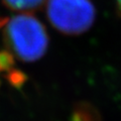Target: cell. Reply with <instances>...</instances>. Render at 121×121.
I'll use <instances>...</instances> for the list:
<instances>
[{"instance_id":"obj_1","label":"cell","mask_w":121,"mask_h":121,"mask_svg":"<svg viewBox=\"0 0 121 121\" xmlns=\"http://www.w3.org/2000/svg\"><path fill=\"white\" fill-rule=\"evenodd\" d=\"M5 48L11 56L24 63L36 62L45 55L50 37L43 22L30 13H20L3 25Z\"/></svg>"},{"instance_id":"obj_2","label":"cell","mask_w":121,"mask_h":121,"mask_svg":"<svg viewBox=\"0 0 121 121\" xmlns=\"http://www.w3.org/2000/svg\"><path fill=\"white\" fill-rule=\"evenodd\" d=\"M47 16L60 33L79 35L92 27L96 8L92 0H48Z\"/></svg>"},{"instance_id":"obj_3","label":"cell","mask_w":121,"mask_h":121,"mask_svg":"<svg viewBox=\"0 0 121 121\" xmlns=\"http://www.w3.org/2000/svg\"><path fill=\"white\" fill-rule=\"evenodd\" d=\"M7 8L20 13H31L41 8L48 0H1Z\"/></svg>"},{"instance_id":"obj_4","label":"cell","mask_w":121,"mask_h":121,"mask_svg":"<svg viewBox=\"0 0 121 121\" xmlns=\"http://www.w3.org/2000/svg\"><path fill=\"white\" fill-rule=\"evenodd\" d=\"M71 121H100V115L91 104L80 103L75 106Z\"/></svg>"},{"instance_id":"obj_5","label":"cell","mask_w":121,"mask_h":121,"mask_svg":"<svg viewBox=\"0 0 121 121\" xmlns=\"http://www.w3.org/2000/svg\"><path fill=\"white\" fill-rule=\"evenodd\" d=\"M6 18H1L0 17V28H2L3 27V25L5 24V22H6Z\"/></svg>"},{"instance_id":"obj_6","label":"cell","mask_w":121,"mask_h":121,"mask_svg":"<svg viewBox=\"0 0 121 121\" xmlns=\"http://www.w3.org/2000/svg\"><path fill=\"white\" fill-rule=\"evenodd\" d=\"M116 3H117V6H118V10L121 13V0H116Z\"/></svg>"}]
</instances>
